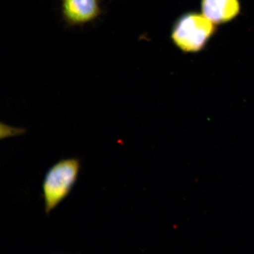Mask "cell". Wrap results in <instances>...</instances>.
Here are the masks:
<instances>
[{
  "label": "cell",
  "mask_w": 254,
  "mask_h": 254,
  "mask_svg": "<svg viewBox=\"0 0 254 254\" xmlns=\"http://www.w3.org/2000/svg\"><path fill=\"white\" fill-rule=\"evenodd\" d=\"M81 168L77 158L64 159L47 171L42 184L44 210L48 215L71 193Z\"/></svg>",
  "instance_id": "1"
},
{
  "label": "cell",
  "mask_w": 254,
  "mask_h": 254,
  "mask_svg": "<svg viewBox=\"0 0 254 254\" xmlns=\"http://www.w3.org/2000/svg\"><path fill=\"white\" fill-rule=\"evenodd\" d=\"M214 25L202 14L188 12L181 16L174 24L171 39L183 52H198L215 33Z\"/></svg>",
  "instance_id": "2"
},
{
  "label": "cell",
  "mask_w": 254,
  "mask_h": 254,
  "mask_svg": "<svg viewBox=\"0 0 254 254\" xmlns=\"http://www.w3.org/2000/svg\"><path fill=\"white\" fill-rule=\"evenodd\" d=\"M64 20L69 26L90 23L101 14L99 0H62Z\"/></svg>",
  "instance_id": "3"
},
{
  "label": "cell",
  "mask_w": 254,
  "mask_h": 254,
  "mask_svg": "<svg viewBox=\"0 0 254 254\" xmlns=\"http://www.w3.org/2000/svg\"><path fill=\"white\" fill-rule=\"evenodd\" d=\"M202 14L214 24L233 20L239 14L238 0H201Z\"/></svg>",
  "instance_id": "4"
},
{
  "label": "cell",
  "mask_w": 254,
  "mask_h": 254,
  "mask_svg": "<svg viewBox=\"0 0 254 254\" xmlns=\"http://www.w3.org/2000/svg\"><path fill=\"white\" fill-rule=\"evenodd\" d=\"M26 132V129L9 126L0 122V140L13 136L23 135Z\"/></svg>",
  "instance_id": "5"
}]
</instances>
